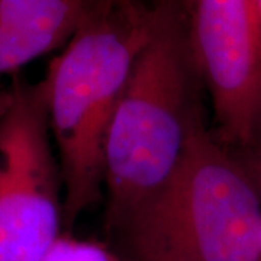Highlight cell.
Instances as JSON below:
<instances>
[{"mask_svg": "<svg viewBox=\"0 0 261 261\" xmlns=\"http://www.w3.org/2000/svg\"><path fill=\"white\" fill-rule=\"evenodd\" d=\"M157 16L159 5L151 0H93L41 80L63 181L65 228L102 197L113 116Z\"/></svg>", "mask_w": 261, "mask_h": 261, "instance_id": "cell-1", "label": "cell"}, {"mask_svg": "<svg viewBox=\"0 0 261 261\" xmlns=\"http://www.w3.org/2000/svg\"><path fill=\"white\" fill-rule=\"evenodd\" d=\"M112 232L129 261H261V193L202 121L174 171Z\"/></svg>", "mask_w": 261, "mask_h": 261, "instance_id": "cell-2", "label": "cell"}, {"mask_svg": "<svg viewBox=\"0 0 261 261\" xmlns=\"http://www.w3.org/2000/svg\"><path fill=\"white\" fill-rule=\"evenodd\" d=\"M157 5L152 37L134 64L106 142L111 231L167 180L205 121L185 19L176 5Z\"/></svg>", "mask_w": 261, "mask_h": 261, "instance_id": "cell-3", "label": "cell"}, {"mask_svg": "<svg viewBox=\"0 0 261 261\" xmlns=\"http://www.w3.org/2000/svg\"><path fill=\"white\" fill-rule=\"evenodd\" d=\"M0 119V261H42L64 225L63 181L41 82L19 79Z\"/></svg>", "mask_w": 261, "mask_h": 261, "instance_id": "cell-4", "label": "cell"}, {"mask_svg": "<svg viewBox=\"0 0 261 261\" xmlns=\"http://www.w3.org/2000/svg\"><path fill=\"white\" fill-rule=\"evenodd\" d=\"M209 96L214 128L235 155L261 125V19L251 0H173Z\"/></svg>", "mask_w": 261, "mask_h": 261, "instance_id": "cell-5", "label": "cell"}, {"mask_svg": "<svg viewBox=\"0 0 261 261\" xmlns=\"http://www.w3.org/2000/svg\"><path fill=\"white\" fill-rule=\"evenodd\" d=\"M93 0H0V74L64 47Z\"/></svg>", "mask_w": 261, "mask_h": 261, "instance_id": "cell-6", "label": "cell"}, {"mask_svg": "<svg viewBox=\"0 0 261 261\" xmlns=\"http://www.w3.org/2000/svg\"><path fill=\"white\" fill-rule=\"evenodd\" d=\"M42 261H129L106 244L61 233Z\"/></svg>", "mask_w": 261, "mask_h": 261, "instance_id": "cell-7", "label": "cell"}, {"mask_svg": "<svg viewBox=\"0 0 261 261\" xmlns=\"http://www.w3.org/2000/svg\"><path fill=\"white\" fill-rule=\"evenodd\" d=\"M237 157L243 163L244 167L247 168L261 193V125L251 145Z\"/></svg>", "mask_w": 261, "mask_h": 261, "instance_id": "cell-8", "label": "cell"}, {"mask_svg": "<svg viewBox=\"0 0 261 261\" xmlns=\"http://www.w3.org/2000/svg\"><path fill=\"white\" fill-rule=\"evenodd\" d=\"M12 99H13L12 87L10 89H5V90H0V119L3 118V115L9 109Z\"/></svg>", "mask_w": 261, "mask_h": 261, "instance_id": "cell-9", "label": "cell"}, {"mask_svg": "<svg viewBox=\"0 0 261 261\" xmlns=\"http://www.w3.org/2000/svg\"><path fill=\"white\" fill-rule=\"evenodd\" d=\"M252 5H254V8L257 10V13H258V16L261 19V0H251Z\"/></svg>", "mask_w": 261, "mask_h": 261, "instance_id": "cell-10", "label": "cell"}, {"mask_svg": "<svg viewBox=\"0 0 261 261\" xmlns=\"http://www.w3.org/2000/svg\"><path fill=\"white\" fill-rule=\"evenodd\" d=\"M152 3H171L173 0H151Z\"/></svg>", "mask_w": 261, "mask_h": 261, "instance_id": "cell-11", "label": "cell"}]
</instances>
